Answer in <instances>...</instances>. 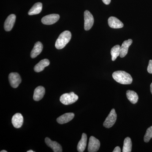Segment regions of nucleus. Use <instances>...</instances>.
Here are the masks:
<instances>
[{"instance_id": "nucleus-28", "label": "nucleus", "mask_w": 152, "mask_h": 152, "mask_svg": "<svg viewBox=\"0 0 152 152\" xmlns=\"http://www.w3.org/2000/svg\"><path fill=\"white\" fill-rule=\"evenodd\" d=\"M27 152H34V151L32 150H29V151H28Z\"/></svg>"}, {"instance_id": "nucleus-15", "label": "nucleus", "mask_w": 152, "mask_h": 152, "mask_svg": "<svg viewBox=\"0 0 152 152\" xmlns=\"http://www.w3.org/2000/svg\"><path fill=\"white\" fill-rule=\"evenodd\" d=\"M45 93V90L43 87L39 86L37 87L34 92L33 99L35 101H39L43 98Z\"/></svg>"}, {"instance_id": "nucleus-23", "label": "nucleus", "mask_w": 152, "mask_h": 152, "mask_svg": "<svg viewBox=\"0 0 152 152\" xmlns=\"http://www.w3.org/2000/svg\"><path fill=\"white\" fill-rule=\"evenodd\" d=\"M152 138V126L147 129L146 132L144 136V141L145 142H148Z\"/></svg>"}, {"instance_id": "nucleus-24", "label": "nucleus", "mask_w": 152, "mask_h": 152, "mask_svg": "<svg viewBox=\"0 0 152 152\" xmlns=\"http://www.w3.org/2000/svg\"><path fill=\"white\" fill-rule=\"evenodd\" d=\"M147 70L149 73L152 74V60H150Z\"/></svg>"}, {"instance_id": "nucleus-5", "label": "nucleus", "mask_w": 152, "mask_h": 152, "mask_svg": "<svg viewBox=\"0 0 152 152\" xmlns=\"http://www.w3.org/2000/svg\"><path fill=\"white\" fill-rule=\"evenodd\" d=\"M84 29L88 31L92 27L94 23V18L89 11L86 10L84 12Z\"/></svg>"}, {"instance_id": "nucleus-1", "label": "nucleus", "mask_w": 152, "mask_h": 152, "mask_svg": "<svg viewBox=\"0 0 152 152\" xmlns=\"http://www.w3.org/2000/svg\"><path fill=\"white\" fill-rule=\"evenodd\" d=\"M113 77L115 80L121 84H130L133 81L131 75L124 71H118L114 72L113 74Z\"/></svg>"}, {"instance_id": "nucleus-18", "label": "nucleus", "mask_w": 152, "mask_h": 152, "mask_svg": "<svg viewBox=\"0 0 152 152\" xmlns=\"http://www.w3.org/2000/svg\"><path fill=\"white\" fill-rule=\"evenodd\" d=\"M87 136L85 133L82 134V138L79 141L77 147V149L79 152L84 151L87 145Z\"/></svg>"}, {"instance_id": "nucleus-17", "label": "nucleus", "mask_w": 152, "mask_h": 152, "mask_svg": "<svg viewBox=\"0 0 152 152\" xmlns=\"http://www.w3.org/2000/svg\"><path fill=\"white\" fill-rule=\"evenodd\" d=\"M50 61L47 59H45L41 61L38 64L36 65L34 68L35 72H40L44 69L46 67L50 65Z\"/></svg>"}, {"instance_id": "nucleus-19", "label": "nucleus", "mask_w": 152, "mask_h": 152, "mask_svg": "<svg viewBox=\"0 0 152 152\" xmlns=\"http://www.w3.org/2000/svg\"><path fill=\"white\" fill-rule=\"evenodd\" d=\"M42 9V3L40 2L36 3L30 9L28 14L29 15H37L41 12Z\"/></svg>"}, {"instance_id": "nucleus-13", "label": "nucleus", "mask_w": 152, "mask_h": 152, "mask_svg": "<svg viewBox=\"0 0 152 152\" xmlns=\"http://www.w3.org/2000/svg\"><path fill=\"white\" fill-rule=\"evenodd\" d=\"M75 114L73 113H66L60 116L57 119V122L61 124L69 122L74 118Z\"/></svg>"}, {"instance_id": "nucleus-26", "label": "nucleus", "mask_w": 152, "mask_h": 152, "mask_svg": "<svg viewBox=\"0 0 152 152\" xmlns=\"http://www.w3.org/2000/svg\"><path fill=\"white\" fill-rule=\"evenodd\" d=\"M103 2L106 5H109L111 2V0H102Z\"/></svg>"}, {"instance_id": "nucleus-22", "label": "nucleus", "mask_w": 152, "mask_h": 152, "mask_svg": "<svg viewBox=\"0 0 152 152\" xmlns=\"http://www.w3.org/2000/svg\"><path fill=\"white\" fill-rule=\"evenodd\" d=\"M120 49H121V46L119 45H116L112 48L111 50L112 61H115L117 57L120 56V52H121Z\"/></svg>"}, {"instance_id": "nucleus-9", "label": "nucleus", "mask_w": 152, "mask_h": 152, "mask_svg": "<svg viewBox=\"0 0 152 152\" xmlns=\"http://www.w3.org/2000/svg\"><path fill=\"white\" fill-rule=\"evenodd\" d=\"M15 20L16 16L14 14H11L7 17L4 24V28L6 31H10L12 29Z\"/></svg>"}, {"instance_id": "nucleus-7", "label": "nucleus", "mask_w": 152, "mask_h": 152, "mask_svg": "<svg viewBox=\"0 0 152 152\" xmlns=\"http://www.w3.org/2000/svg\"><path fill=\"white\" fill-rule=\"evenodd\" d=\"M100 147V142L99 140L93 136H91L88 146V151L96 152L98 151Z\"/></svg>"}, {"instance_id": "nucleus-12", "label": "nucleus", "mask_w": 152, "mask_h": 152, "mask_svg": "<svg viewBox=\"0 0 152 152\" xmlns=\"http://www.w3.org/2000/svg\"><path fill=\"white\" fill-rule=\"evenodd\" d=\"M12 122L14 127L17 129L20 128L23 123V115L19 113L15 114L12 118Z\"/></svg>"}, {"instance_id": "nucleus-2", "label": "nucleus", "mask_w": 152, "mask_h": 152, "mask_svg": "<svg viewBox=\"0 0 152 152\" xmlns=\"http://www.w3.org/2000/svg\"><path fill=\"white\" fill-rule=\"evenodd\" d=\"M72 34L69 31H66L62 33L56 41L55 46L57 49L64 48L70 41Z\"/></svg>"}, {"instance_id": "nucleus-29", "label": "nucleus", "mask_w": 152, "mask_h": 152, "mask_svg": "<svg viewBox=\"0 0 152 152\" xmlns=\"http://www.w3.org/2000/svg\"><path fill=\"white\" fill-rule=\"evenodd\" d=\"M1 152H7V151L5 150H3V151H1Z\"/></svg>"}, {"instance_id": "nucleus-6", "label": "nucleus", "mask_w": 152, "mask_h": 152, "mask_svg": "<svg viewBox=\"0 0 152 152\" xmlns=\"http://www.w3.org/2000/svg\"><path fill=\"white\" fill-rule=\"evenodd\" d=\"M9 80L11 86L14 88H18L21 83L20 76L16 72L11 73L9 75Z\"/></svg>"}, {"instance_id": "nucleus-14", "label": "nucleus", "mask_w": 152, "mask_h": 152, "mask_svg": "<svg viewBox=\"0 0 152 152\" xmlns=\"http://www.w3.org/2000/svg\"><path fill=\"white\" fill-rule=\"evenodd\" d=\"M132 40L131 39H129L128 40L124 41L120 49L121 52H120V56L121 58H124L126 55L127 54L129 47L131 45L132 43Z\"/></svg>"}, {"instance_id": "nucleus-16", "label": "nucleus", "mask_w": 152, "mask_h": 152, "mask_svg": "<svg viewBox=\"0 0 152 152\" xmlns=\"http://www.w3.org/2000/svg\"><path fill=\"white\" fill-rule=\"evenodd\" d=\"M43 50V45L40 42H37L35 44L31 53V58H34L40 54Z\"/></svg>"}, {"instance_id": "nucleus-10", "label": "nucleus", "mask_w": 152, "mask_h": 152, "mask_svg": "<svg viewBox=\"0 0 152 152\" xmlns=\"http://www.w3.org/2000/svg\"><path fill=\"white\" fill-rule=\"evenodd\" d=\"M45 142L47 145L51 148L54 152H62L63 151L61 146L56 142L53 141L49 138L45 139Z\"/></svg>"}, {"instance_id": "nucleus-8", "label": "nucleus", "mask_w": 152, "mask_h": 152, "mask_svg": "<svg viewBox=\"0 0 152 152\" xmlns=\"http://www.w3.org/2000/svg\"><path fill=\"white\" fill-rule=\"evenodd\" d=\"M60 18L58 14H53L44 17L42 19V22L44 24L50 25L56 23Z\"/></svg>"}, {"instance_id": "nucleus-20", "label": "nucleus", "mask_w": 152, "mask_h": 152, "mask_svg": "<svg viewBox=\"0 0 152 152\" xmlns=\"http://www.w3.org/2000/svg\"><path fill=\"white\" fill-rule=\"evenodd\" d=\"M126 96L128 99L132 103L135 104L137 102L138 96L134 91L128 90L126 92Z\"/></svg>"}, {"instance_id": "nucleus-27", "label": "nucleus", "mask_w": 152, "mask_h": 152, "mask_svg": "<svg viewBox=\"0 0 152 152\" xmlns=\"http://www.w3.org/2000/svg\"><path fill=\"white\" fill-rule=\"evenodd\" d=\"M151 93L152 94V83L151 84Z\"/></svg>"}, {"instance_id": "nucleus-25", "label": "nucleus", "mask_w": 152, "mask_h": 152, "mask_svg": "<svg viewBox=\"0 0 152 152\" xmlns=\"http://www.w3.org/2000/svg\"><path fill=\"white\" fill-rule=\"evenodd\" d=\"M113 152H121V148L119 146H117L114 149V151H113Z\"/></svg>"}, {"instance_id": "nucleus-4", "label": "nucleus", "mask_w": 152, "mask_h": 152, "mask_svg": "<svg viewBox=\"0 0 152 152\" xmlns=\"http://www.w3.org/2000/svg\"><path fill=\"white\" fill-rule=\"evenodd\" d=\"M117 115L115 109H112L107 117L104 122V126L107 128L112 127L116 121Z\"/></svg>"}, {"instance_id": "nucleus-21", "label": "nucleus", "mask_w": 152, "mask_h": 152, "mask_svg": "<svg viewBox=\"0 0 152 152\" xmlns=\"http://www.w3.org/2000/svg\"><path fill=\"white\" fill-rule=\"evenodd\" d=\"M132 142L130 138L127 137L124 141L123 146V152H130L132 151Z\"/></svg>"}, {"instance_id": "nucleus-11", "label": "nucleus", "mask_w": 152, "mask_h": 152, "mask_svg": "<svg viewBox=\"0 0 152 152\" xmlns=\"http://www.w3.org/2000/svg\"><path fill=\"white\" fill-rule=\"evenodd\" d=\"M110 27L114 29L121 28L124 27V24L118 19L114 17H110L108 20Z\"/></svg>"}, {"instance_id": "nucleus-3", "label": "nucleus", "mask_w": 152, "mask_h": 152, "mask_svg": "<svg viewBox=\"0 0 152 152\" xmlns=\"http://www.w3.org/2000/svg\"><path fill=\"white\" fill-rule=\"evenodd\" d=\"M78 99V96L74 92L64 94L60 97V100L64 104L69 105L74 103Z\"/></svg>"}]
</instances>
